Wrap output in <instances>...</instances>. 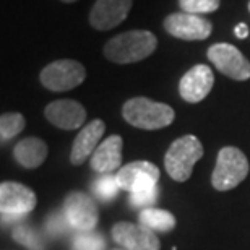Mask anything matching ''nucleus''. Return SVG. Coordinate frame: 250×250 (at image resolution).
Returning a JSON list of instances; mask_svg holds the SVG:
<instances>
[{
  "mask_svg": "<svg viewBox=\"0 0 250 250\" xmlns=\"http://www.w3.org/2000/svg\"><path fill=\"white\" fill-rule=\"evenodd\" d=\"M158 47V38L148 29H132L111 38L104 44V57L114 63H135L145 61Z\"/></svg>",
  "mask_w": 250,
  "mask_h": 250,
  "instance_id": "1",
  "label": "nucleus"
},
{
  "mask_svg": "<svg viewBox=\"0 0 250 250\" xmlns=\"http://www.w3.org/2000/svg\"><path fill=\"white\" fill-rule=\"evenodd\" d=\"M122 117L132 127L142 130H159L174 122L176 112L169 104L153 101L145 96H137L124 103Z\"/></svg>",
  "mask_w": 250,
  "mask_h": 250,
  "instance_id": "2",
  "label": "nucleus"
},
{
  "mask_svg": "<svg viewBox=\"0 0 250 250\" xmlns=\"http://www.w3.org/2000/svg\"><path fill=\"white\" fill-rule=\"evenodd\" d=\"M203 156V145L195 135H184L174 140L164 156V167L176 182H186L193 172V166Z\"/></svg>",
  "mask_w": 250,
  "mask_h": 250,
  "instance_id": "3",
  "label": "nucleus"
},
{
  "mask_svg": "<svg viewBox=\"0 0 250 250\" xmlns=\"http://www.w3.org/2000/svg\"><path fill=\"white\" fill-rule=\"evenodd\" d=\"M249 159L236 146H224L218 151L216 166L211 174V186L219 190L236 188L249 174Z\"/></svg>",
  "mask_w": 250,
  "mask_h": 250,
  "instance_id": "4",
  "label": "nucleus"
},
{
  "mask_svg": "<svg viewBox=\"0 0 250 250\" xmlns=\"http://www.w3.org/2000/svg\"><path fill=\"white\" fill-rule=\"evenodd\" d=\"M42 86L54 93H63L80 86L86 78V68L83 63L72 59H61L46 65L41 70Z\"/></svg>",
  "mask_w": 250,
  "mask_h": 250,
  "instance_id": "5",
  "label": "nucleus"
},
{
  "mask_svg": "<svg viewBox=\"0 0 250 250\" xmlns=\"http://www.w3.org/2000/svg\"><path fill=\"white\" fill-rule=\"evenodd\" d=\"M36 207V193L23 184L2 182L0 186V211L5 224L18 223Z\"/></svg>",
  "mask_w": 250,
  "mask_h": 250,
  "instance_id": "6",
  "label": "nucleus"
},
{
  "mask_svg": "<svg viewBox=\"0 0 250 250\" xmlns=\"http://www.w3.org/2000/svg\"><path fill=\"white\" fill-rule=\"evenodd\" d=\"M208 61L223 75L236 82H247L250 78V61L229 42H216L208 47Z\"/></svg>",
  "mask_w": 250,
  "mask_h": 250,
  "instance_id": "7",
  "label": "nucleus"
},
{
  "mask_svg": "<svg viewBox=\"0 0 250 250\" xmlns=\"http://www.w3.org/2000/svg\"><path fill=\"white\" fill-rule=\"evenodd\" d=\"M164 29L172 38L182 41H205L213 31V24L202 15L187 12L171 13L163 21Z\"/></svg>",
  "mask_w": 250,
  "mask_h": 250,
  "instance_id": "8",
  "label": "nucleus"
},
{
  "mask_svg": "<svg viewBox=\"0 0 250 250\" xmlns=\"http://www.w3.org/2000/svg\"><path fill=\"white\" fill-rule=\"evenodd\" d=\"M62 211L67 216L72 229L78 232L94 231L99 221V213L94 200L83 192H72L63 200Z\"/></svg>",
  "mask_w": 250,
  "mask_h": 250,
  "instance_id": "9",
  "label": "nucleus"
},
{
  "mask_svg": "<svg viewBox=\"0 0 250 250\" xmlns=\"http://www.w3.org/2000/svg\"><path fill=\"white\" fill-rule=\"evenodd\" d=\"M112 239L125 250H159L158 236L145 224L121 221L112 226Z\"/></svg>",
  "mask_w": 250,
  "mask_h": 250,
  "instance_id": "10",
  "label": "nucleus"
},
{
  "mask_svg": "<svg viewBox=\"0 0 250 250\" xmlns=\"http://www.w3.org/2000/svg\"><path fill=\"white\" fill-rule=\"evenodd\" d=\"M133 0H96L89 10L88 21L96 31H111L127 20Z\"/></svg>",
  "mask_w": 250,
  "mask_h": 250,
  "instance_id": "11",
  "label": "nucleus"
},
{
  "mask_svg": "<svg viewBox=\"0 0 250 250\" xmlns=\"http://www.w3.org/2000/svg\"><path fill=\"white\" fill-rule=\"evenodd\" d=\"M116 176L122 190L137 193L156 187L159 181V167L149 161H133L122 166Z\"/></svg>",
  "mask_w": 250,
  "mask_h": 250,
  "instance_id": "12",
  "label": "nucleus"
},
{
  "mask_svg": "<svg viewBox=\"0 0 250 250\" xmlns=\"http://www.w3.org/2000/svg\"><path fill=\"white\" fill-rule=\"evenodd\" d=\"M214 75L208 65L197 63L179 82V94L186 103L197 104L203 101L213 89Z\"/></svg>",
  "mask_w": 250,
  "mask_h": 250,
  "instance_id": "13",
  "label": "nucleus"
},
{
  "mask_svg": "<svg viewBox=\"0 0 250 250\" xmlns=\"http://www.w3.org/2000/svg\"><path fill=\"white\" fill-rule=\"evenodd\" d=\"M44 116L54 127L62 130H77L84 127L86 109L83 107V104L73 99H57L47 104L44 109Z\"/></svg>",
  "mask_w": 250,
  "mask_h": 250,
  "instance_id": "14",
  "label": "nucleus"
},
{
  "mask_svg": "<svg viewBox=\"0 0 250 250\" xmlns=\"http://www.w3.org/2000/svg\"><path fill=\"white\" fill-rule=\"evenodd\" d=\"M104 132H106V124L101 119H94V121L84 125L80 130V133L75 137L72 153H70V161H72V164L80 166L89 156H93V153L99 146V142H101Z\"/></svg>",
  "mask_w": 250,
  "mask_h": 250,
  "instance_id": "15",
  "label": "nucleus"
},
{
  "mask_svg": "<svg viewBox=\"0 0 250 250\" xmlns=\"http://www.w3.org/2000/svg\"><path fill=\"white\" fill-rule=\"evenodd\" d=\"M122 146L124 140L121 135H111L99 143L96 151L89 158V166L94 172L112 174L122 167Z\"/></svg>",
  "mask_w": 250,
  "mask_h": 250,
  "instance_id": "16",
  "label": "nucleus"
},
{
  "mask_svg": "<svg viewBox=\"0 0 250 250\" xmlns=\"http://www.w3.org/2000/svg\"><path fill=\"white\" fill-rule=\"evenodd\" d=\"M13 156L20 166L26 169L39 167L47 158V145L38 137L23 138L15 145Z\"/></svg>",
  "mask_w": 250,
  "mask_h": 250,
  "instance_id": "17",
  "label": "nucleus"
},
{
  "mask_svg": "<svg viewBox=\"0 0 250 250\" xmlns=\"http://www.w3.org/2000/svg\"><path fill=\"white\" fill-rule=\"evenodd\" d=\"M138 221L154 232H169L176 228V218L171 211L153 207L142 209L138 214Z\"/></svg>",
  "mask_w": 250,
  "mask_h": 250,
  "instance_id": "18",
  "label": "nucleus"
},
{
  "mask_svg": "<svg viewBox=\"0 0 250 250\" xmlns=\"http://www.w3.org/2000/svg\"><path fill=\"white\" fill-rule=\"evenodd\" d=\"M26 121H24L23 114L20 112H5L0 117V140L2 143L8 142L17 137L18 133L23 132Z\"/></svg>",
  "mask_w": 250,
  "mask_h": 250,
  "instance_id": "19",
  "label": "nucleus"
},
{
  "mask_svg": "<svg viewBox=\"0 0 250 250\" xmlns=\"http://www.w3.org/2000/svg\"><path fill=\"white\" fill-rule=\"evenodd\" d=\"M119 190L121 186H119L117 176L112 174H101V177L93 182V192L101 202H111L117 197Z\"/></svg>",
  "mask_w": 250,
  "mask_h": 250,
  "instance_id": "20",
  "label": "nucleus"
},
{
  "mask_svg": "<svg viewBox=\"0 0 250 250\" xmlns=\"http://www.w3.org/2000/svg\"><path fill=\"white\" fill-rule=\"evenodd\" d=\"M13 241L20 244V246L26 247L28 250H44V241L39 236L38 231L33 228L26 226V224H18L12 232Z\"/></svg>",
  "mask_w": 250,
  "mask_h": 250,
  "instance_id": "21",
  "label": "nucleus"
},
{
  "mask_svg": "<svg viewBox=\"0 0 250 250\" xmlns=\"http://www.w3.org/2000/svg\"><path fill=\"white\" fill-rule=\"evenodd\" d=\"M106 249V239L99 232H80L73 237L72 250H104Z\"/></svg>",
  "mask_w": 250,
  "mask_h": 250,
  "instance_id": "22",
  "label": "nucleus"
},
{
  "mask_svg": "<svg viewBox=\"0 0 250 250\" xmlns=\"http://www.w3.org/2000/svg\"><path fill=\"white\" fill-rule=\"evenodd\" d=\"M72 228L68 223L67 216H65L63 211H54L46 218V223H44V229H46L47 236L52 239H59L65 236L68 232V229Z\"/></svg>",
  "mask_w": 250,
  "mask_h": 250,
  "instance_id": "23",
  "label": "nucleus"
},
{
  "mask_svg": "<svg viewBox=\"0 0 250 250\" xmlns=\"http://www.w3.org/2000/svg\"><path fill=\"white\" fill-rule=\"evenodd\" d=\"M219 5L221 0H179V7L182 12L202 15V17L205 13H214Z\"/></svg>",
  "mask_w": 250,
  "mask_h": 250,
  "instance_id": "24",
  "label": "nucleus"
},
{
  "mask_svg": "<svg viewBox=\"0 0 250 250\" xmlns=\"http://www.w3.org/2000/svg\"><path fill=\"white\" fill-rule=\"evenodd\" d=\"M158 186L148 190H142L137 193H130V205L137 208H151L154 203L158 202Z\"/></svg>",
  "mask_w": 250,
  "mask_h": 250,
  "instance_id": "25",
  "label": "nucleus"
},
{
  "mask_svg": "<svg viewBox=\"0 0 250 250\" xmlns=\"http://www.w3.org/2000/svg\"><path fill=\"white\" fill-rule=\"evenodd\" d=\"M234 34L237 39H247L249 38V26L246 23H239L234 26Z\"/></svg>",
  "mask_w": 250,
  "mask_h": 250,
  "instance_id": "26",
  "label": "nucleus"
},
{
  "mask_svg": "<svg viewBox=\"0 0 250 250\" xmlns=\"http://www.w3.org/2000/svg\"><path fill=\"white\" fill-rule=\"evenodd\" d=\"M61 2H63V3H75V2H78V0H61Z\"/></svg>",
  "mask_w": 250,
  "mask_h": 250,
  "instance_id": "27",
  "label": "nucleus"
},
{
  "mask_svg": "<svg viewBox=\"0 0 250 250\" xmlns=\"http://www.w3.org/2000/svg\"><path fill=\"white\" fill-rule=\"evenodd\" d=\"M247 8H249V12H250V0H249V5H247Z\"/></svg>",
  "mask_w": 250,
  "mask_h": 250,
  "instance_id": "28",
  "label": "nucleus"
},
{
  "mask_svg": "<svg viewBox=\"0 0 250 250\" xmlns=\"http://www.w3.org/2000/svg\"><path fill=\"white\" fill-rule=\"evenodd\" d=\"M111 250H125V249H111Z\"/></svg>",
  "mask_w": 250,
  "mask_h": 250,
  "instance_id": "29",
  "label": "nucleus"
}]
</instances>
